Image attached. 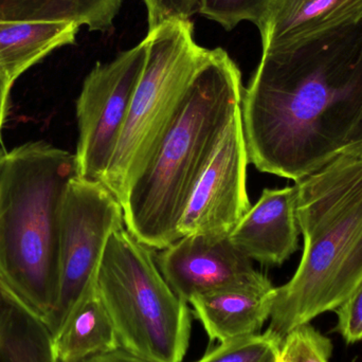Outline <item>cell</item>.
I'll use <instances>...</instances> for the list:
<instances>
[{
  "label": "cell",
  "instance_id": "obj_6",
  "mask_svg": "<svg viewBox=\"0 0 362 362\" xmlns=\"http://www.w3.org/2000/svg\"><path fill=\"white\" fill-rule=\"evenodd\" d=\"M146 62L129 116L101 182L122 206L125 194L154 158L209 49L194 40L191 21L161 23L146 37Z\"/></svg>",
  "mask_w": 362,
  "mask_h": 362
},
{
  "label": "cell",
  "instance_id": "obj_24",
  "mask_svg": "<svg viewBox=\"0 0 362 362\" xmlns=\"http://www.w3.org/2000/svg\"><path fill=\"white\" fill-rule=\"evenodd\" d=\"M12 84L8 78L0 74V134H1L2 125L6 120L8 110V100H10V90Z\"/></svg>",
  "mask_w": 362,
  "mask_h": 362
},
{
  "label": "cell",
  "instance_id": "obj_14",
  "mask_svg": "<svg viewBox=\"0 0 362 362\" xmlns=\"http://www.w3.org/2000/svg\"><path fill=\"white\" fill-rule=\"evenodd\" d=\"M120 348L112 318L95 282L52 337L57 362H78Z\"/></svg>",
  "mask_w": 362,
  "mask_h": 362
},
{
  "label": "cell",
  "instance_id": "obj_21",
  "mask_svg": "<svg viewBox=\"0 0 362 362\" xmlns=\"http://www.w3.org/2000/svg\"><path fill=\"white\" fill-rule=\"evenodd\" d=\"M148 10V31L161 23L191 21L199 13L202 0H144Z\"/></svg>",
  "mask_w": 362,
  "mask_h": 362
},
{
  "label": "cell",
  "instance_id": "obj_19",
  "mask_svg": "<svg viewBox=\"0 0 362 362\" xmlns=\"http://www.w3.org/2000/svg\"><path fill=\"white\" fill-rule=\"evenodd\" d=\"M333 344L310 323L300 325L285 336L281 348L283 362H329Z\"/></svg>",
  "mask_w": 362,
  "mask_h": 362
},
{
  "label": "cell",
  "instance_id": "obj_8",
  "mask_svg": "<svg viewBox=\"0 0 362 362\" xmlns=\"http://www.w3.org/2000/svg\"><path fill=\"white\" fill-rule=\"evenodd\" d=\"M146 40L108 64L98 63L76 101L78 177L102 181L131 110L146 62Z\"/></svg>",
  "mask_w": 362,
  "mask_h": 362
},
{
  "label": "cell",
  "instance_id": "obj_20",
  "mask_svg": "<svg viewBox=\"0 0 362 362\" xmlns=\"http://www.w3.org/2000/svg\"><path fill=\"white\" fill-rule=\"evenodd\" d=\"M272 0H202L199 14L216 21L227 31L240 21H249L259 25Z\"/></svg>",
  "mask_w": 362,
  "mask_h": 362
},
{
  "label": "cell",
  "instance_id": "obj_9",
  "mask_svg": "<svg viewBox=\"0 0 362 362\" xmlns=\"http://www.w3.org/2000/svg\"><path fill=\"white\" fill-rule=\"evenodd\" d=\"M248 165L240 108L189 196L178 225L180 238L194 234L230 235L251 208Z\"/></svg>",
  "mask_w": 362,
  "mask_h": 362
},
{
  "label": "cell",
  "instance_id": "obj_25",
  "mask_svg": "<svg viewBox=\"0 0 362 362\" xmlns=\"http://www.w3.org/2000/svg\"><path fill=\"white\" fill-rule=\"evenodd\" d=\"M4 151L2 150L1 148H0V165H1L2 158H4Z\"/></svg>",
  "mask_w": 362,
  "mask_h": 362
},
{
  "label": "cell",
  "instance_id": "obj_5",
  "mask_svg": "<svg viewBox=\"0 0 362 362\" xmlns=\"http://www.w3.org/2000/svg\"><path fill=\"white\" fill-rule=\"evenodd\" d=\"M153 251L118 230L108 238L95 285L121 349L153 362H182L192 312L163 278Z\"/></svg>",
  "mask_w": 362,
  "mask_h": 362
},
{
  "label": "cell",
  "instance_id": "obj_11",
  "mask_svg": "<svg viewBox=\"0 0 362 362\" xmlns=\"http://www.w3.org/2000/svg\"><path fill=\"white\" fill-rule=\"evenodd\" d=\"M296 204V185L264 189L230 233V240L252 261L282 265L299 248Z\"/></svg>",
  "mask_w": 362,
  "mask_h": 362
},
{
  "label": "cell",
  "instance_id": "obj_23",
  "mask_svg": "<svg viewBox=\"0 0 362 362\" xmlns=\"http://www.w3.org/2000/svg\"><path fill=\"white\" fill-rule=\"evenodd\" d=\"M78 362H153L133 354L124 349H116L110 352L101 353Z\"/></svg>",
  "mask_w": 362,
  "mask_h": 362
},
{
  "label": "cell",
  "instance_id": "obj_3",
  "mask_svg": "<svg viewBox=\"0 0 362 362\" xmlns=\"http://www.w3.org/2000/svg\"><path fill=\"white\" fill-rule=\"evenodd\" d=\"M243 93L233 59L223 49L209 50L177 118L122 202L127 231L148 248L163 250L180 240L189 196L240 110Z\"/></svg>",
  "mask_w": 362,
  "mask_h": 362
},
{
  "label": "cell",
  "instance_id": "obj_15",
  "mask_svg": "<svg viewBox=\"0 0 362 362\" xmlns=\"http://www.w3.org/2000/svg\"><path fill=\"white\" fill-rule=\"evenodd\" d=\"M78 25L68 23H1L0 74L13 83L55 49L76 42Z\"/></svg>",
  "mask_w": 362,
  "mask_h": 362
},
{
  "label": "cell",
  "instance_id": "obj_1",
  "mask_svg": "<svg viewBox=\"0 0 362 362\" xmlns=\"http://www.w3.org/2000/svg\"><path fill=\"white\" fill-rule=\"evenodd\" d=\"M249 163L298 181L362 153V19L262 53L240 103Z\"/></svg>",
  "mask_w": 362,
  "mask_h": 362
},
{
  "label": "cell",
  "instance_id": "obj_7",
  "mask_svg": "<svg viewBox=\"0 0 362 362\" xmlns=\"http://www.w3.org/2000/svg\"><path fill=\"white\" fill-rule=\"evenodd\" d=\"M124 225L122 206L103 182L70 181L61 213L59 295L46 325L52 337L95 282L108 238Z\"/></svg>",
  "mask_w": 362,
  "mask_h": 362
},
{
  "label": "cell",
  "instance_id": "obj_2",
  "mask_svg": "<svg viewBox=\"0 0 362 362\" xmlns=\"http://www.w3.org/2000/svg\"><path fill=\"white\" fill-rule=\"evenodd\" d=\"M295 185L303 253L293 278L276 287L267 329L282 340L335 312L362 283V153L339 155Z\"/></svg>",
  "mask_w": 362,
  "mask_h": 362
},
{
  "label": "cell",
  "instance_id": "obj_16",
  "mask_svg": "<svg viewBox=\"0 0 362 362\" xmlns=\"http://www.w3.org/2000/svg\"><path fill=\"white\" fill-rule=\"evenodd\" d=\"M123 0H0L1 23H68L90 31L112 27Z\"/></svg>",
  "mask_w": 362,
  "mask_h": 362
},
{
  "label": "cell",
  "instance_id": "obj_26",
  "mask_svg": "<svg viewBox=\"0 0 362 362\" xmlns=\"http://www.w3.org/2000/svg\"><path fill=\"white\" fill-rule=\"evenodd\" d=\"M276 362H283V359H282V357H281V354H280V356H279V358L276 359Z\"/></svg>",
  "mask_w": 362,
  "mask_h": 362
},
{
  "label": "cell",
  "instance_id": "obj_17",
  "mask_svg": "<svg viewBox=\"0 0 362 362\" xmlns=\"http://www.w3.org/2000/svg\"><path fill=\"white\" fill-rule=\"evenodd\" d=\"M0 362H57L52 336L0 284Z\"/></svg>",
  "mask_w": 362,
  "mask_h": 362
},
{
  "label": "cell",
  "instance_id": "obj_22",
  "mask_svg": "<svg viewBox=\"0 0 362 362\" xmlns=\"http://www.w3.org/2000/svg\"><path fill=\"white\" fill-rule=\"evenodd\" d=\"M335 313V332L340 334L346 344L362 341V283Z\"/></svg>",
  "mask_w": 362,
  "mask_h": 362
},
{
  "label": "cell",
  "instance_id": "obj_18",
  "mask_svg": "<svg viewBox=\"0 0 362 362\" xmlns=\"http://www.w3.org/2000/svg\"><path fill=\"white\" fill-rule=\"evenodd\" d=\"M283 340L272 332L219 344L195 362H276Z\"/></svg>",
  "mask_w": 362,
  "mask_h": 362
},
{
  "label": "cell",
  "instance_id": "obj_13",
  "mask_svg": "<svg viewBox=\"0 0 362 362\" xmlns=\"http://www.w3.org/2000/svg\"><path fill=\"white\" fill-rule=\"evenodd\" d=\"M362 19V0H272L257 28L263 52L293 46Z\"/></svg>",
  "mask_w": 362,
  "mask_h": 362
},
{
  "label": "cell",
  "instance_id": "obj_10",
  "mask_svg": "<svg viewBox=\"0 0 362 362\" xmlns=\"http://www.w3.org/2000/svg\"><path fill=\"white\" fill-rule=\"evenodd\" d=\"M172 291L182 301L218 289L251 284L265 274L230 240V236H182L155 255Z\"/></svg>",
  "mask_w": 362,
  "mask_h": 362
},
{
  "label": "cell",
  "instance_id": "obj_4",
  "mask_svg": "<svg viewBox=\"0 0 362 362\" xmlns=\"http://www.w3.org/2000/svg\"><path fill=\"white\" fill-rule=\"evenodd\" d=\"M76 155L46 142L4 153L0 165V284L47 325L59 295L64 196Z\"/></svg>",
  "mask_w": 362,
  "mask_h": 362
},
{
  "label": "cell",
  "instance_id": "obj_12",
  "mask_svg": "<svg viewBox=\"0 0 362 362\" xmlns=\"http://www.w3.org/2000/svg\"><path fill=\"white\" fill-rule=\"evenodd\" d=\"M274 291L266 276L251 284L196 296L189 304L209 339L223 344L259 334L272 315Z\"/></svg>",
  "mask_w": 362,
  "mask_h": 362
}]
</instances>
